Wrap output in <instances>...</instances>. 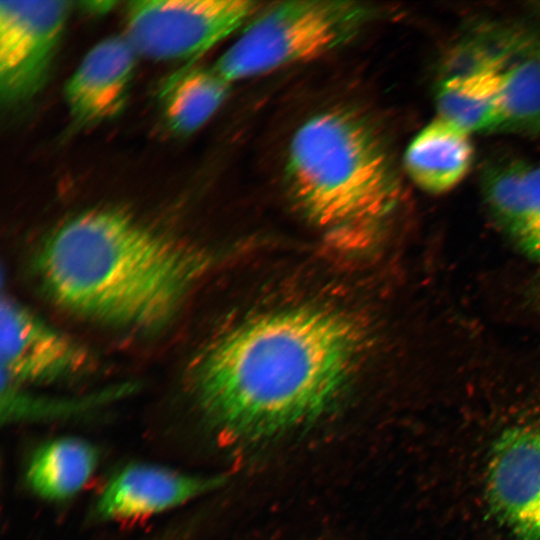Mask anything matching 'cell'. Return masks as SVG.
Returning <instances> with one entry per match:
<instances>
[{"instance_id":"obj_1","label":"cell","mask_w":540,"mask_h":540,"mask_svg":"<svg viewBox=\"0 0 540 540\" xmlns=\"http://www.w3.org/2000/svg\"><path fill=\"white\" fill-rule=\"evenodd\" d=\"M364 344L360 326L336 311L259 315L204 353L195 373L197 399L224 434L268 438L330 408L351 380Z\"/></svg>"},{"instance_id":"obj_2","label":"cell","mask_w":540,"mask_h":540,"mask_svg":"<svg viewBox=\"0 0 540 540\" xmlns=\"http://www.w3.org/2000/svg\"><path fill=\"white\" fill-rule=\"evenodd\" d=\"M209 266L203 249L111 208L66 220L36 261L56 303L86 318L138 329L166 323Z\"/></svg>"},{"instance_id":"obj_3","label":"cell","mask_w":540,"mask_h":540,"mask_svg":"<svg viewBox=\"0 0 540 540\" xmlns=\"http://www.w3.org/2000/svg\"><path fill=\"white\" fill-rule=\"evenodd\" d=\"M286 178L296 205L339 248L374 242L401 195L381 138L346 109L319 113L300 126L290 142Z\"/></svg>"},{"instance_id":"obj_4","label":"cell","mask_w":540,"mask_h":540,"mask_svg":"<svg viewBox=\"0 0 540 540\" xmlns=\"http://www.w3.org/2000/svg\"><path fill=\"white\" fill-rule=\"evenodd\" d=\"M376 13L357 1L279 3L255 18L213 69L231 83L314 59L351 40Z\"/></svg>"},{"instance_id":"obj_5","label":"cell","mask_w":540,"mask_h":540,"mask_svg":"<svg viewBox=\"0 0 540 540\" xmlns=\"http://www.w3.org/2000/svg\"><path fill=\"white\" fill-rule=\"evenodd\" d=\"M258 9L248 0H138L128 3L126 38L138 55L193 59L238 29Z\"/></svg>"},{"instance_id":"obj_6","label":"cell","mask_w":540,"mask_h":540,"mask_svg":"<svg viewBox=\"0 0 540 540\" xmlns=\"http://www.w3.org/2000/svg\"><path fill=\"white\" fill-rule=\"evenodd\" d=\"M68 1L0 2V95L26 101L46 82L70 11Z\"/></svg>"},{"instance_id":"obj_7","label":"cell","mask_w":540,"mask_h":540,"mask_svg":"<svg viewBox=\"0 0 540 540\" xmlns=\"http://www.w3.org/2000/svg\"><path fill=\"white\" fill-rule=\"evenodd\" d=\"M489 508L514 540H540V425L504 430L485 472Z\"/></svg>"},{"instance_id":"obj_8","label":"cell","mask_w":540,"mask_h":540,"mask_svg":"<svg viewBox=\"0 0 540 540\" xmlns=\"http://www.w3.org/2000/svg\"><path fill=\"white\" fill-rule=\"evenodd\" d=\"M88 351L11 299L1 304V365L11 383H43L81 375Z\"/></svg>"},{"instance_id":"obj_9","label":"cell","mask_w":540,"mask_h":540,"mask_svg":"<svg viewBox=\"0 0 540 540\" xmlns=\"http://www.w3.org/2000/svg\"><path fill=\"white\" fill-rule=\"evenodd\" d=\"M222 476H200L150 463L125 466L107 482L96 502L105 520H129L158 514L221 486Z\"/></svg>"},{"instance_id":"obj_10","label":"cell","mask_w":540,"mask_h":540,"mask_svg":"<svg viewBox=\"0 0 540 540\" xmlns=\"http://www.w3.org/2000/svg\"><path fill=\"white\" fill-rule=\"evenodd\" d=\"M137 53L126 37H108L85 55L64 88L65 102L77 127L94 126L124 108Z\"/></svg>"},{"instance_id":"obj_11","label":"cell","mask_w":540,"mask_h":540,"mask_svg":"<svg viewBox=\"0 0 540 540\" xmlns=\"http://www.w3.org/2000/svg\"><path fill=\"white\" fill-rule=\"evenodd\" d=\"M482 194L498 227L528 258L540 261V166H503L483 180Z\"/></svg>"},{"instance_id":"obj_12","label":"cell","mask_w":540,"mask_h":540,"mask_svg":"<svg viewBox=\"0 0 540 540\" xmlns=\"http://www.w3.org/2000/svg\"><path fill=\"white\" fill-rule=\"evenodd\" d=\"M470 134L437 117L409 144L405 169L413 182L426 192L441 194L459 184L473 161Z\"/></svg>"},{"instance_id":"obj_13","label":"cell","mask_w":540,"mask_h":540,"mask_svg":"<svg viewBox=\"0 0 540 540\" xmlns=\"http://www.w3.org/2000/svg\"><path fill=\"white\" fill-rule=\"evenodd\" d=\"M505 69L497 65H483L444 77L436 95L438 117L470 135L475 132H495Z\"/></svg>"},{"instance_id":"obj_14","label":"cell","mask_w":540,"mask_h":540,"mask_svg":"<svg viewBox=\"0 0 540 540\" xmlns=\"http://www.w3.org/2000/svg\"><path fill=\"white\" fill-rule=\"evenodd\" d=\"M97 449L77 437H60L40 445L31 456L26 482L39 497L61 501L76 495L98 464Z\"/></svg>"},{"instance_id":"obj_15","label":"cell","mask_w":540,"mask_h":540,"mask_svg":"<svg viewBox=\"0 0 540 540\" xmlns=\"http://www.w3.org/2000/svg\"><path fill=\"white\" fill-rule=\"evenodd\" d=\"M230 82L213 67L194 68L171 81L165 91L163 116L177 135H190L217 111L229 92Z\"/></svg>"},{"instance_id":"obj_16","label":"cell","mask_w":540,"mask_h":540,"mask_svg":"<svg viewBox=\"0 0 540 540\" xmlns=\"http://www.w3.org/2000/svg\"><path fill=\"white\" fill-rule=\"evenodd\" d=\"M496 131L540 134V49L504 70Z\"/></svg>"}]
</instances>
